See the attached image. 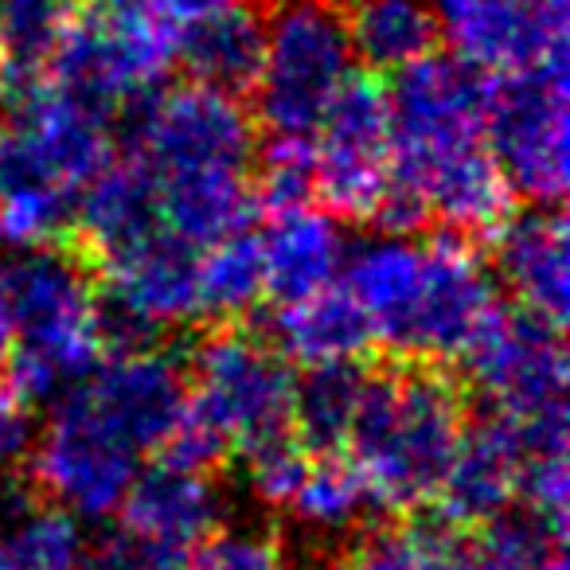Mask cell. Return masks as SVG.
<instances>
[{
	"label": "cell",
	"mask_w": 570,
	"mask_h": 570,
	"mask_svg": "<svg viewBox=\"0 0 570 570\" xmlns=\"http://www.w3.org/2000/svg\"><path fill=\"white\" fill-rule=\"evenodd\" d=\"M484 71L438 48L387 87L391 188L453 235L497 230L512 196L484 145Z\"/></svg>",
	"instance_id": "cell-1"
},
{
	"label": "cell",
	"mask_w": 570,
	"mask_h": 570,
	"mask_svg": "<svg viewBox=\"0 0 570 570\" xmlns=\"http://www.w3.org/2000/svg\"><path fill=\"white\" fill-rule=\"evenodd\" d=\"M129 110V160L149 180L160 227L199 250L246 230L258 207V129L246 106L204 82H184L153 90Z\"/></svg>",
	"instance_id": "cell-2"
},
{
	"label": "cell",
	"mask_w": 570,
	"mask_h": 570,
	"mask_svg": "<svg viewBox=\"0 0 570 570\" xmlns=\"http://www.w3.org/2000/svg\"><path fill=\"white\" fill-rule=\"evenodd\" d=\"M348 294L364 309L372 341L406 364L465 360L497 313L489 269L453 230L430 238L387 230L364 243L348 262Z\"/></svg>",
	"instance_id": "cell-3"
},
{
	"label": "cell",
	"mask_w": 570,
	"mask_h": 570,
	"mask_svg": "<svg viewBox=\"0 0 570 570\" xmlns=\"http://www.w3.org/2000/svg\"><path fill=\"white\" fill-rule=\"evenodd\" d=\"M102 352L95 266L79 246L36 243L0 254V364L24 403L59 399Z\"/></svg>",
	"instance_id": "cell-4"
},
{
	"label": "cell",
	"mask_w": 570,
	"mask_h": 570,
	"mask_svg": "<svg viewBox=\"0 0 570 570\" xmlns=\"http://www.w3.org/2000/svg\"><path fill=\"white\" fill-rule=\"evenodd\" d=\"M114 160L106 114L59 82H24L12 126L0 129V238L59 243L79 196Z\"/></svg>",
	"instance_id": "cell-5"
},
{
	"label": "cell",
	"mask_w": 570,
	"mask_h": 570,
	"mask_svg": "<svg viewBox=\"0 0 570 570\" xmlns=\"http://www.w3.org/2000/svg\"><path fill=\"white\" fill-rule=\"evenodd\" d=\"M465 434V399L434 364L367 372L364 399L352 422V465L375 504L419 508L434 500L458 442Z\"/></svg>",
	"instance_id": "cell-6"
},
{
	"label": "cell",
	"mask_w": 570,
	"mask_h": 570,
	"mask_svg": "<svg viewBox=\"0 0 570 570\" xmlns=\"http://www.w3.org/2000/svg\"><path fill=\"white\" fill-rule=\"evenodd\" d=\"M294 367L262 336L215 328L191 352L188 406L165 458L215 469L230 450L294 430Z\"/></svg>",
	"instance_id": "cell-7"
},
{
	"label": "cell",
	"mask_w": 570,
	"mask_h": 570,
	"mask_svg": "<svg viewBox=\"0 0 570 570\" xmlns=\"http://www.w3.org/2000/svg\"><path fill=\"white\" fill-rule=\"evenodd\" d=\"M254 121L269 137H309L352 75L341 0H262Z\"/></svg>",
	"instance_id": "cell-8"
},
{
	"label": "cell",
	"mask_w": 570,
	"mask_h": 570,
	"mask_svg": "<svg viewBox=\"0 0 570 570\" xmlns=\"http://www.w3.org/2000/svg\"><path fill=\"white\" fill-rule=\"evenodd\" d=\"M484 145L508 191L559 207L567 196V56L500 71L484 95Z\"/></svg>",
	"instance_id": "cell-9"
},
{
	"label": "cell",
	"mask_w": 570,
	"mask_h": 570,
	"mask_svg": "<svg viewBox=\"0 0 570 570\" xmlns=\"http://www.w3.org/2000/svg\"><path fill=\"white\" fill-rule=\"evenodd\" d=\"M173 63L176 36L145 4L121 0L71 17L48 71L75 98L110 114L153 95Z\"/></svg>",
	"instance_id": "cell-10"
},
{
	"label": "cell",
	"mask_w": 570,
	"mask_h": 570,
	"mask_svg": "<svg viewBox=\"0 0 570 570\" xmlns=\"http://www.w3.org/2000/svg\"><path fill=\"white\" fill-rule=\"evenodd\" d=\"M28 453L43 497L79 520L118 512L145 465V453H137L75 387L56 399L40 442Z\"/></svg>",
	"instance_id": "cell-11"
},
{
	"label": "cell",
	"mask_w": 570,
	"mask_h": 570,
	"mask_svg": "<svg viewBox=\"0 0 570 570\" xmlns=\"http://www.w3.org/2000/svg\"><path fill=\"white\" fill-rule=\"evenodd\" d=\"M98 317L106 344L145 348L157 333L199 321V246L157 227L98 266Z\"/></svg>",
	"instance_id": "cell-12"
},
{
	"label": "cell",
	"mask_w": 570,
	"mask_h": 570,
	"mask_svg": "<svg viewBox=\"0 0 570 570\" xmlns=\"http://www.w3.org/2000/svg\"><path fill=\"white\" fill-rule=\"evenodd\" d=\"M313 191L344 219H372L391 184L387 87L372 75H348L341 95L309 134Z\"/></svg>",
	"instance_id": "cell-13"
},
{
	"label": "cell",
	"mask_w": 570,
	"mask_h": 570,
	"mask_svg": "<svg viewBox=\"0 0 570 570\" xmlns=\"http://www.w3.org/2000/svg\"><path fill=\"white\" fill-rule=\"evenodd\" d=\"M473 383L497 414L515 422L567 414V348L562 325L531 309H500L465 356Z\"/></svg>",
	"instance_id": "cell-14"
},
{
	"label": "cell",
	"mask_w": 570,
	"mask_h": 570,
	"mask_svg": "<svg viewBox=\"0 0 570 570\" xmlns=\"http://www.w3.org/2000/svg\"><path fill=\"white\" fill-rule=\"evenodd\" d=\"M82 399L134 445L137 453H157L173 442L188 406V375L168 352L118 348L114 360H98L79 383Z\"/></svg>",
	"instance_id": "cell-15"
},
{
	"label": "cell",
	"mask_w": 570,
	"mask_h": 570,
	"mask_svg": "<svg viewBox=\"0 0 570 570\" xmlns=\"http://www.w3.org/2000/svg\"><path fill=\"white\" fill-rule=\"evenodd\" d=\"M450 51L484 75L567 56V0H434Z\"/></svg>",
	"instance_id": "cell-16"
},
{
	"label": "cell",
	"mask_w": 570,
	"mask_h": 570,
	"mask_svg": "<svg viewBox=\"0 0 570 570\" xmlns=\"http://www.w3.org/2000/svg\"><path fill=\"white\" fill-rule=\"evenodd\" d=\"M121 531L145 551L180 570L188 551L215 531L223 515V492L212 469L160 458L134 476L121 500Z\"/></svg>",
	"instance_id": "cell-17"
},
{
	"label": "cell",
	"mask_w": 570,
	"mask_h": 570,
	"mask_svg": "<svg viewBox=\"0 0 570 570\" xmlns=\"http://www.w3.org/2000/svg\"><path fill=\"white\" fill-rule=\"evenodd\" d=\"M528 453L531 450L520 422L504 419V414L492 411L484 422L465 426L458 453H453L450 469L434 492V500L442 504V520L469 531L484 528L500 512H508L512 500L520 497Z\"/></svg>",
	"instance_id": "cell-18"
},
{
	"label": "cell",
	"mask_w": 570,
	"mask_h": 570,
	"mask_svg": "<svg viewBox=\"0 0 570 570\" xmlns=\"http://www.w3.org/2000/svg\"><path fill=\"white\" fill-rule=\"evenodd\" d=\"M262 285L277 302H297L325 285H336L344 266V235L333 212L302 204L269 207V223L258 235Z\"/></svg>",
	"instance_id": "cell-19"
},
{
	"label": "cell",
	"mask_w": 570,
	"mask_h": 570,
	"mask_svg": "<svg viewBox=\"0 0 570 570\" xmlns=\"http://www.w3.org/2000/svg\"><path fill=\"white\" fill-rule=\"evenodd\" d=\"M497 269L523 309L562 325L570 305V262L559 207L539 204V212L504 215L497 227Z\"/></svg>",
	"instance_id": "cell-20"
},
{
	"label": "cell",
	"mask_w": 570,
	"mask_h": 570,
	"mask_svg": "<svg viewBox=\"0 0 570 570\" xmlns=\"http://www.w3.org/2000/svg\"><path fill=\"white\" fill-rule=\"evenodd\" d=\"M75 227H79V250L90 266H106L141 243L145 235L160 227L157 199L145 180V173L134 160H110L95 180L82 188L79 207H75Z\"/></svg>",
	"instance_id": "cell-21"
},
{
	"label": "cell",
	"mask_w": 570,
	"mask_h": 570,
	"mask_svg": "<svg viewBox=\"0 0 570 570\" xmlns=\"http://www.w3.org/2000/svg\"><path fill=\"white\" fill-rule=\"evenodd\" d=\"M274 348L294 364H341L372 348V325L348 289L325 285L317 294L282 305L274 317Z\"/></svg>",
	"instance_id": "cell-22"
},
{
	"label": "cell",
	"mask_w": 570,
	"mask_h": 570,
	"mask_svg": "<svg viewBox=\"0 0 570 570\" xmlns=\"http://www.w3.org/2000/svg\"><path fill=\"white\" fill-rule=\"evenodd\" d=\"M176 59L188 67L191 82L223 95H250L262 63V12L254 0L207 17L176 36Z\"/></svg>",
	"instance_id": "cell-23"
},
{
	"label": "cell",
	"mask_w": 570,
	"mask_h": 570,
	"mask_svg": "<svg viewBox=\"0 0 570 570\" xmlns=\"http://www.w3.org/2000/svg\"><path fill=\"white\" fill-rule=\"evenodd\" d=\"M352 56L375 75H395L442 40L434 0H341Z\"/></svg>",
	"instance_id": "cell-24"
},
{
	"label": "cell",
	"mask_w": 570,
	"mask_h": 570,
	"mask_svg": "<svg viewBox=\"0 0 570 570\" xmlns=\"http://www.w3.org/2000/svg\"><path fill=\"white\" fill-rule=\"evenodd\" d=\"M344 570H484L476 539L450 520H399L360 531Z\"/></svg>",
	"instance_id": "cell-25"
},
{
	"label": "cell",
	"mask_w": 570,
	"mask_h": 570,
	"mask_svg": "<svg viewBox=\"0 0 570 570\" xmlns=\"http://www.w3.org/2000/svg\"><path fill=\"white\" fill-rule=\"evenodd\" d=\"M367 372L356 360L341 364H313L305 380L294 383V434L305 450L333 453L348 442L364 399Z\"/></svg>",
	"instance_id": "cell-26"
},
{
	"label": "cell",
	"mask_w": 570,
	"mask_h": 570,
	"mask_svg": "<svg viewBox=\"0 0 570 570\" xmlns=\"http://www.w3.org/2000/svg\"><path fill=\"white\" fill-rule=\"evenodd\" d=\"M375 497L360 469L341 458H309L297 489L289 492L282 512H289L305 531L321 539L352 535L367 512H372Z\"/></svg>",
	"instance_id": "cell-27"
},
{
	"label": "cell",
	"mask_w": 570,
	"mask_h": 570,
	"mask_svg": "<svg viewBox=\"0 0 570 570\" xmlns=\"http://www.w3.org/2000/svg\"><path fill=\"white\" fill-rule=\"evenodd\" d=\"M87 559L79 515L56 504L24 508L0 535V570H87Z\"/></svg>",
	"instance_id": "cell-28"
},
{
	"label": "cell",
	"mask_w": 570,
	"mask_h": 570,
	"mask_svg": "<svg viewBox=\"0 0 570 570\" xmlns=\"http://www.w3.org/2000/svg\"><path fill=\"white\" fill-rule=\"evenodd\" d=\"M262 285L258 238L235 230L199 250V317L235 321L258 305Z\"/></svg>",
	"instance_id": "cell-29"
},
{
	"label": "cell",
	"mask_w": 570,
	"mask_h": 570,
	"mask_svg": "<svg viewBox=\"0 0 570 570\" xmlns=\"http://www.w3.org/2000/svg\"><path fill=\"white\" fill-rule=\"evenodd\" d=\"M71 24V0H0V71L32 82L51 67Z\"/></svg>",
	"instance_id": "cell-30"
},
{
	"label": "cell",
	"mask_w": 570,
	"mask_h": 570,
	"mask_svg": "<svg viewBox=\"0 0 570 570\" xmlns=\"http://www.w3.org/2000/svg\"><path fill=\"white\" fill-rule=\"evenodd\" d=\"M484 570H567L562 523L539 512H500L476 539Z\"/></svg>",
	"instance_id": "cell-31"
},
{
	"label": "cell",
	"mask_w": 570,
	"mask_h": 570,
	"mask_svg": "<svg viewBox=\"0 0 570 570\" xmlns=\"http://www.w3.org/2000/svg\"><path fill=\"white\" fill-rule=\"evenodd\" d=\"M238 458H243L246 489H250L266 508H277V512L285 508L289 492L297 489L305 465H309V450H305L302 438H297L294 430L262 438V442L238 450Z\"/></svg>",
	"instance_id": "cell-32"
},
{
	"label": "cell",
	"mask_w": 570,
	"mask_h": 570,
	"mask_svg": "<svg viewBox=\"0 0 570 570\" xmlns=\"http://www.w3.org/2000/svg\"><path fill=\"white\" fill-rule=\"evenodd\" d=\"M180 570H285L277 535L258 528H227L199 539Z\"/></svg>",
	"instance_id": "cell-33"
},
{
	"label": "cell",
	"mask_w": 570,
	"mask_h": 570,
	"mask_svg": "<svg viewBox=\"0 0 570 570\" xmlns=\"http://www.w3.org/2000/svg\"><path fill=\"white\" fill-rule=\"evenodd\" d=\"M32 450V422H28L24 399L0 380V469H12Z\"/></svg>",
	"instance_id": "cell-34"
},
{
	"label": "cell",
	"mask_w": 570,
	"mask_h": 570,
	"mask_svg": "<svg viewBox=\"0 0 570 570\" xmlns=\"http://www.w3.org/2000/svg\"><path fill=\"white\" fill-rule=\"evenodd\" d=\"M87 570H176V567H168L165 559H157V554L145 551L141 543H134L126 531H118V535H110L90 554Z\"/></svg>",
	"instance_id": "cell-35"
},
{
	"label": "cell",
	"mask_w": 570,
	"mask_h": 570,
	"mask_svg": "<svg viewBox=\"0 0 570 570\" xmlns=\"http://www.w3.org/2000/svg\"><path fill=\"white\" fill-rule=\"evenodd\" d=\"M235 4H246V0H145V9L173 36H180L184 28L199 24L207 17H219V12L235 9Z\"/></svg>",
	"instance_id": "cell-36"
},
{
	"label": "cell",
	"mask_w": 570,
	"mask_h": 570,
	"mask_svg": "<svg viewBox=\"0 0 570 570\" xmlns=\"http://www.w3.org/2000/svg\"><path fill=\"white\" fill-rule=\"evenodd\" d=\"M102 4H121V0H71V9H102Z\"/></svg>",
	"instance_id": "cell-37"
},
{
	"label": "cell",
	"mask_w": 570,
	"mask_h": 570,
	"mask_svg": "<svg viewBox=\"0 0 570 570\" xmlns=\"http://www.w3.org/2000/svg\"><path fill=\"white\" fill-rule=\"evenodd\" d=\"M0 535H4V500H0Z\"/></svg>",
	"instance_id": "cell-38"
},
{
	"label": "cell",
	"mask_w": 570,
	"mask_h": 570,
	"mask_svg": "<svg viewBox=\"0 0 570 570\" xmlns=\"http://www.w3.org/2000/svg\"><path fill=\"white\" fill-rule=\"evenodd\" d=\"M0 79H4V71H0Z\"/></svg>",
	"instance_id": "cell-39"
},
{
	"label": "cell",
	"mask_w": 570,
	"mask_h": 570,
	"mask_svg": "<svg viewBox=\"0 0 570 570\" xmlns=\"http://www.w3.org/2000/svg\"><path fill=\"white\" fill-rule=\"evenodd\" d=\"M0 243H4V238H0Z\"/></svg>",
	"instance_id": "cell-40"
}]
</instances>
